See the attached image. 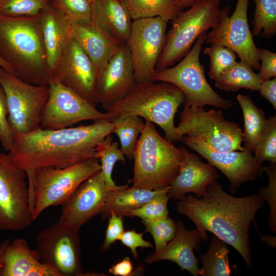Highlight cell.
<instances>
[{
    "instance_id": "2e32d148",
    "label": "cell",
    "mask_w": 276,
    "mask_h": 276,
    "mask_svg": "<svg viewBox=\"0 0 276 276\" xmlns=\"http://www.w3.org/2000/svg\"><path fill=\"white\" fill-rule=\"evenodd\" d=\"M180 141L199 153L226 176L230 183L229 190L232 194H236L243 183L257 179L264 172L263 166L246 150L217 151L198 137L184 135Z\"/></svg>"
},
{
    "instance_id": "9a60e30c",
    "label": "cell",
    "mask_w": 276,
    "mask_h": 276,
    "mask_svg": "<svg viewBox=\"0 0 276 276\" xmlns=\"http://www.w3.org/2000/svg\"><path fill=\"white\" fill-rule=\"evenodd\" d=\"M249 0H237L233 14L228 16L229 9H220L218 25L208 34L205 42L225 46L233 50L240 60L259 70L260 62L259 48L254 41L248 22Z\"/></svg>"
},
{
    "instance_id": "d4e9b609",
    "label": "cell",
    "mask_w": 276,
    "mask_h": 276,
    "mask_svg": "<svg viewBox=\"0 0 276 276\" xmlns=\"http://www.w3.org/2000/svg\"><path fill=\"white\" fill-rule=\"evenodd\" d=\"M131 19L120 0H94L91 3V20L121 42L128 40Z\"/></svg>"
},
{
    "instance_id": "cb8c5ba5",
    "label": "cell",
    "mask_w": 276,
    "mask_h": 276,
    "mask_svg": "<svg viewBox=\"0 0 276 276\" xmlns=\"http://www.w3.org/2000/svg\"><path fill=\"white\" fill-rule=\"evenodd\" d=\"M0 276H59L50 266L42 263L34 250L22 238L8 244L2 261Z\"/></svg>"
},
{
    "instance_id": "f5cc1de1",
    "label": "cell",
    "mask_w": 276,
    "mask_h": 276,
    "mask_svg": "<svg viewBox=\"0 0 276 276\" xmlns=\"http://www.w3.org/2000/svg\"><path fill=\"white\" fill-rule=\"evenodd\" d=\"M48 1H49L50 2L51 0H48Z\"/></svg>"
},
{
    "instance_id": "ba28073f",
    "label": "cell",
    "mask_w": 276,
    "mask_h": 276,
    "mask_svg": "<svg viewBox=\"0 0 276 276\" xmlns=\"http://www.w3.org/2000/svg\"><path fill=\"white\" fill-rule=\"evenodd\" d=\"M217 2H204L180 11L171 20L172 27L166 34V41L156 64L162 70L181 60L203 32L217 26L220 8Z\"/></svg>"
},
{
    "instance_id": "74e56055",
    "label": "cell",
    "mask_w": 276,
    "mask_h": 276,
    "mask_svg": "<svg viewBox=\"0 0 276 276\" xmlns=\"http://www.w3.org/2000/svg\"><path fill=\"white\" fill-rule=\"evenodd\" d=\"M203 53L209 57L210 68L208 74L214 80L237 61V54L228 48L220 44H211L204 49Z\"/></svg>"
},
{
    "instance_id": "4fadbf2b",
    "label": "cell",
    "mask_w": 276,
    "mask_h": 276,
    "mask_svg": "<svg viewBox=\"0 0 276 276\" xmlns=\"http://www.w3.org/2000/svg\"><path fill=\"white\" fill-rule=\"evenodd\" d=\"M167 22L159 17L132 21L126 43L136 83L153 81L156 64L165 45Z\"/></svg>"
},
{
    "instance_id": "681fc988",
    "label": "cell",
    "mask_w": 276,
    "mask_h": 276,
    "mask_svg": "<svg viewBox=\"0 0 276 276\" xmlns=\"http://www.w3.org/2000/svg\"><path fill=\"white\" fill-rule=\"evenodd\" d=\"M9 243L10 240L9 239L5 240L0 242V271L2 267L4 255L6 248Z\"/></svg>"
},
{
    "instance_id": "ee69618b",
    "label": "cell",
    "mask_w": 276,
    "mask_h": 276,
    "mask_svg": "<svg viewBox=\"0 0 276 276\" xmlns=\"http://www.w3.org/2000/svg\"><path fill=\"white\" fill-rule=\"evenodd\" d=\"M144 233H139L135 229L124 231L119 238L121 243L128 247L134 258H138L136 249L138 247H152V244L143 239Z\"/></svg>"
},
{
    "instance_id": "1f68e13d",
    "label": "cell",
    "mask_w": 276,
    "mask_h": 276,
    "mask_svg": "<svg viewBox=\"0 0 276 276\" xmlns=\"http://www.w3.org/2000/svg\"><path fill=\"white\" fill-rule=\"evenodd\" d=\"M117 142L112 141L110 134L98 144L96 148V157L98 158L101 165V171L108 191L120 190L128 187L126 184L123 186H117L112 178V172L115 164L118 161L123 163L125 161V156Z\"/></svg>"
},
{
    "instance_id": "52a82bcc",
    "label": "cell",
    "mask_w": 276,
    "mask_h": 276,
    "mask_svg": "<svg viewBox=\"0 0 276 276\" xmlns=\"http://www.w3.org/2000/svg\"><path fill=\"white\" fill-rule=\"evenodd\" d=\"M206 34V32H203L197 38L192 49L178 64L156 71L153 81L170 83L179 88L185 96L183 107L210 105L228 110L234 103L223 98L213 89L206 80L204 67L200 62Z\"/></svg>"
},
{
    "instance_id": "7dc6e473",
    "label": "cell",
    "mask_w": 276,
    "mask_h": 276,
    "mask_svg": "<svg viewBox=\"0 0 276 276\" xmlns=\"http://www.w3.org/2000/svg\"><path fill=\"white\" fill-rule=\"evenodd\" d=\"M223 1L226 0H175V4L177 9L180 11L200 3L208 1L220 3Z\"/></svg>"
},
{
    "instance_id": "b9f144b4",
    "label": "cell",
    "mask_w": 276,
    "mask_h": 276,
    "mask_svg": "<svg viewBox=\"0 0 276 276\" xmlns=\"http://www.w3.org/2000/svg\"><path fill=\"white\" fill-rule=\"evenodd\" d=\"M105 232L103 244L101 246L102 250H107L111 245L119 240L124 232L122 217L111 213Z\"/></svg>"
},
{
    "instance_id": "d590c367",
    "label": "cell",
    "mask_w": 276,
    "mask_h": 276,
    "mask_svg": "<svg viewBox=\"0 0 276 276\" xmlns=\"http://www.w3.org/2000/svg\"><path fill=\"white\" fill-rule=\"evenodd\" d=\"M49 2L71 24L91 20L90 0H51Z\"/></svg>"
},
{
    "instance_id": "f546056e",
    "label": "cell",
    "mask_w": 276,
    "mask_h": 276,
    "mask_svg": "<svg viewBox=\"0 0 276 276\" xmlns=\"http://www.w3.org/2000/svg\"><path fill=\"white\" fill-rule=\"evenodd\" d=\"M227 244L213 235L208 251L200 255L202 266L199 269L202 276H229L231 269L229 263Z\"/></svg>"
},
{
    "instance_id": "8992f818",
    "label": "cell",
    "mask_w": 276,
    "mask_h": 276,
    "mask_svg": "<svg viewBox=\"0 0 276 276\" xmlns=\"http://www.w3.org/2000/svg\"><path fill=\"white\" fill-rule=\"evenodd\" d=\"M101 169L98 158L94 157L66 168L36 169L27 180L33 220L49 207L63 204L82 182Z\"/></svg>"
},
{
    "instance_id": "836d02e7",
    "label": "cell",
    "mask_w": 276,
    "mask_h": 276,
    "mask_svg": "<svg viewBox=\"0 0 276 276\" xmlns=\"http://www.w3.org/2000/svg\"><path fill=\"white\" fill-rule=\"evenodd\" d=\"M145 227V232L149 233L152 236L155 246V250L158 251L172 240L176 232V222L169 216L154 220H142Z\"/></svg>"
},
{
    "instance_id": "816d5d0a",
    "label": "cell",
    "mask_w": 276,
    "mask_h": 276,
    "mask_svg": "<svg viewBox=\"0 0 276 276\" xmlns=\"http://www.w3.org/2000/svg\"><path fill=\"white\" fill-rule=\"evenodd\" d=\"M94 0H90V3H91Z\"/></svg>"
},
{
    "instance_id": "4316f807",
    "label": "cell",
    "mask_w": 276,
    "mask_h": 276,
    "mask_svg": "<svg viewBox=\"0 0 276 276\" xmlns=\"http://www.w3.org/2000/svg\"><path fill=\"white\" fill-rule=\"evenodd\" d=\"M236 99L243 115V147L245 150L252 153L266 129L268 119L262 109L255 104L250 96L239 94Z\"/></svg>"
},
{
    "instance_id": "d6a6232c",
    "label": "cell",
    "mask_w": 276,
    "mask_h": 276,
    "mask_svg": "<svg viewBox=\"0 0 276 276\" xmlns=\"http://www.w3.org/2000/svg\"><path fill=\"white\" fill-rule=\"evenodd\" d=\"M255 11L252 20L253 36L268 39L276 33V0H254Z\"/></svg>"
},
{
    "instance_id": "83f0119b",
    "label": "cell",
    "mask_w": 276,
    "mask_h": 276,
    "mask_svg": "<svg viewBox=\"0 0 276 276\" xmlns=\"http://www.w3.org/2000/svg\"><path fill=\"white\" fill-rule=\"evenodd\" d=\"M215 85L226 92H235L241 88L259 91L263 80L253 68L244 61H236L223 71L215 79Z\"/></svg>"
},
{
    "instance_id": "c3c4849f",
    "label": "cell",
    "mask_w": 276,
    "mask_h": 276,
    "mask_svg": "<svg viewBox=\"0 0 276 276\" xmlns=\"http://www.w3.org/2000/svg\"><path fill=\"white\" fill-rule=\"evenodd\" d=\"M254 224L256 227V230L257 232L258 233L260 238L262 240L263 242L267 244L268 246L272 247L275 248L276 246V237L275 236L273 237L270 235L268 234H264L263 235H262L259 232V230L258 229V227L256 225V223L255 222V220H254Z\"/></svg>"
},
{
    "instance_id": "f35d334b",
    "label": "cell",
    "mask_w": 276,
    "mask_h": 276,
    "mask_svg": "<svg viewBox=\"0 0 276 276\" xmlns=\"http://www.w3.org/2000/svg\"><path fill=\"white\" fill-rule=\"evenodd\" d=\"M168 188L159 190L150 200L132 211V217L150 220L168 216V202L170 199L167 194Z\"/></svg>"
},
{
    "instance_id": "6da1fadb",
    "label": "cell",
    "mask_w": 276,
    "mask_h": 276,
    "mask_svg": "<svg viewBox=\"0 0 276 276\" xmlns=\"http://www.w3.org/2000/svg\"><path fill=\"white\" fill-rule=\"evenodd\" d=\"M264 201L258 194L243 197L231 195L216 180L202 197L189 195L176 202V210L194 222L203 241L208 239L207 231L213 233L234 247L250 268L249 226Z\"/></svg>"
},
{
    "instance_id": "44dd1931",
    "label": "cell",
    "mask_w": 276,
    "mask_h": 276,
    "mask_svg": "<svg viewBox=\"0 0 276 276\" xmlns=\"http://www.w3.org/2000/svg\"><path fill=\"white\" fill-rule=\"evenodd\" d=\"M203 241L198 230H188L181 220L176 222V232L174 238L162 249L155 251L145 259L151 264L162 260H168L177 264L181 271L190 272L194 276L199 275V260L194 249L200 250Z\"/></svg>"
},
{
    "instance_id": "30bf717a",
    "label": "cell",
    "mask_w": 276,
    "mask_h": 276,
    "mask_svg": "<svg viewBox=\"0 0 276 276\" xmlns=\"http://www.w3.org/2000/svg\"><path fill=\"white\" fill-rule=\"evenodd\" d=\"M0 85L7 100L8 121L13 135L40 127L42 109L49 96V85L26 82L0 66Z\"/></svg>"
},
{
    "instance_id": "7a4b0ae2",
    "label": "cell",
    "mask_w": 276,
    "mask_h": 276,
    "mask_svg": "<svg viewBox=\"0 0 276 276\" xmlns=\"http://www.w3.org/2000/svg\"><path fill=\"white\" fill-rule=\"evenodd\" d=\"M112 129L108 121L58 129L40 127L14 136L8 155L25 171L28 180L38 168H64L96 157L97 146Z\"/></svg>"
},
{
    "instance_id": "5b68a950",
    "label": "cell",
    "mask_w": 276,
    "mask_h": 276,
    "mask_svg": "<svg viewBox=\"0 0 276 276\" xmlns=\"http://www.w3.org/2000/svg\"><path fill=\"white\" fill-rule=\"evenodd\" d=\"M181 147L163 138L153 123L146 121L135 147L132 187L158 190L170 186L178 174Z\"/></svg>"
},
{
    "instance_id": "d6986e66",
    "label": "cell",
    "mask_w": 276,
    "mask_h": 276,
    "mask_svg": "<svg viewBox=\"0 0 276 276\" xmlns=\"http://www.w3.org/2000/svg\"><path fill=\"white\" fill-rule=\"evenodd\" d=\"M109 191L100 170L82 182L62 204L58 221L80 229L82 225L101 213Z\"/></svg>"
},
{
    "instance_id": "8d00e7d4",
    "label": "cell",
    "mask_w": 276,
    "mask_h": 276,
    "mask_svg": "<svg viewBox=\"0 0 276 276\" xmlns=\"http://www.w3.org/2000/svg\"><path fill=\"white\" fill-rule=\"evenodd\" d=\"M256 162L260 165L265 161L276 163V116L268 119L266 129L254 152Z\"/></svg>"
},
{
    "instance_id": "e575fe53",
    "label": "cell",
    "mask_w": 276,
    "mask_h": 276,
    "mask_svg": "<svg viewBox=\"0 0 276 276\" xmlns=\"http://www.w3.org/2000/svg\"><path fill=\"white\" fill-rule=\"evenodd\" d=\"M49 2L48 0H0V15L11 17L37 15Z\"/></svg>"
},
{
    "instance_id": "bcb514c9",
    "label": "cell",
    "mask_w": 276,
    "mask_h": 276,
    "mask_svg": "<svg viewBox=\"0 0 276 276\" xmlns=\"http://www.w3.org/2000/svg\"><path fill=\"white\" fill-rule=\"evenodd\" d=\"M261 97L266 99L276 109V77L263 81L259 89Z\"/></svg>"
},
{
    "instance_id": "603a6c76",
    "label": "cell",
    "mask_w": 276,
    "mask_h": 276,
    "mask_svg": "<svg viewBox=\"0 0 276 276\" xmlns=\"http://www.w3.org/2000/svg\"><path fill=\"white\" fill-rule=\"evenodd\" d=\"M71 37L90 58L98 76L112 50L121 42L91 20L72 24Z\"/></svg>"
},
{
    "instance_id": "4dcf8cb0",
    "label": "cell",
    "mask_w": 276,
    "mask_h": 276,
    "mask_svg": "<svg viewBox=\"0 0 276 276\" xmlns=\"http://www.w3.org/2000/svg\"><path fill=\"white\" fill-rule=\"evenodd\" d=\"M112 133L116 134L120 142L121 150L125 156L133 159V152L145 126L142 118L133 114L122 115L114 117Z\"/></svg>"
},
{
    "instance_id": "ab89813d",
    "label": "cell",
    "mask_w": 276,
    "mask_h": 276,
    "mask_svg": "<svg viewBox=\"0 0 276 276\" xmlns=\"http://www.w3.org/2000/svg\"><path fill=\"white\" fill-rule=\"evenodd\" d=\"M269 178L267 187L261 188L258 194L264 201H266L270 208L268 224L270 229L276 232V163L270 162L268 165L263 166Z\"/></svg>"
},
{
    "instance_id": "7c38bea8",
    "label": "cell",
    "mask_w": 276,
    "mask_h": 276,
    "mask_svg": "<svg viewBox=\"0 0 276 276\" xmlns=\"http://www.w3.org/2000/svg\"><path fill=\"white\" fill-rule=\"evenodd\" d=\"M34 250L40 261L53 268L59 276L84 275L81 259L79 229L58 221L36 236Z\"/></svg>"
},
{
    "instance_id": "60d3db41",
    "label": "cell",
    "mask_w": 276,
    "mask_h": 276,
    "mask_svg": "<svg viewBox=\"0 0 276 276\" xmlns=\"http://www.w3.org/2000/svg\"><path fill=\"white\" fill-rule=\"evenodd\" d=\"M8 108L4 91L0 85V142L7 151L12 147L13 135L8 121Z\"/></svg>"
},
{
    "instance_id": "7402d4cb",
    "label": "cell",
    "mask_w": 276,
    "mask_h": 276,
    "mask_svg": "<svg viewBox=\"0 0 276 276\" xmlns=\"http://www.w3.org/2000/svg\"><path fill=\"white\" fill-rule=\"evenodd\" d=\"M39 20L47 61L52 76L71 38L72 24L50 2L39 13Z\"/></svg>"
},
{
    "instance_id": "ac0fdd59",
    "label": "cell",
    "mask_w": 276,
    "mask_h": 276,
    "mask_svg": "<svg viewBox=\"0 0 276 276\" xmlns=\"http://www.w3.org/2000/svg\"><path fill=\"white\" fill-rule=\"evenodd\" d=\"M136 84L129 48L126 43L121 42L112 50L98 74L99 104L106 110L127 94Z\"/></svg>"
},
{
    "instance_id": "f907efd6",
    "label": "cell",
    "mask_w": 276,
    "mask_h": 276,
    "mask_svg": "<svg viewBox=\"0 0 276 276\" xmlns=\"http://www.w3.org/2000/svg\"><path fill=\"white\" fill-rule=\"evenodd\" d=\"M0 66L4 68L5 70H6L7 71L10 73L11 74L14 75V73L11 67L7 63H6L3 60H2L1 58H0Z\"/></svg>"
},
{
    "instance_id": "f1b7e54d",
    "label": "cell",
    "mask_w": 276,
    "mask_h": 276,
    "mask_svg": "<svg viewBox=\"0 0 276 276\" xmlns=\"http://www.w3.org/2000/svg\"><path fill=\"white\" fill-rule=\"evenodd\" d=\"M128 10L132 19L159 17L167 22L180 12L175 0H120Z\"/></svg>"
},
{
    "instance_id": "3957f363",
    "label": "cell",
    "mask_w": 276,
    "mask_h": 276,
    "mask_svg": "<svg viewBox=\"0 0 276 276\" xmlns=\"http://www.w3.org/2000/svg\"><path fill=\"white\" fill-rule=\"evenodd\" d=\"M0 58L22 81L49 85L52 76L47 61L39 14L19 17L0 15Z\"/></svg>"
},
{
    "instance_id": "9c48e42d",
    "label": "cell",
    "mask_w": 276,
    "mask_h": 276,
    "mask_svg": "<svg viewBox=\"0 0 276 276\" xmlns=\"http://www.w3.org/2000/svg\"><path fill=\"white\" fill-rule=\"evenodd\" d=\"M175 132L180 140L184 135L198 137L217 151L244 150L242 130L238 123L226 120L221 109L185 107Z\"/></svg>"
},
{
    "instance_id": "ffe728a7",
    "label": "cell",
    "mask_w": 276,
    "mask_h": 276,
    "mask_svg": "<svg viewBox=\"0 0 276 276\" xmlns=\"http://www.w3.org/2000/svg\"><path fill=\"white\" fill-rule=\"evenodd\" d=\"M181 148L182 157L179 172L168 188V196L170 199L180 200L191 193L201 198L219 175L213 166L202 162L198 155L183 146Z\"/></svg>"
},
{
    "instance_id": "277c9868",
    "label": "cell",
    "mask_w": 276,
    "mask_h": 276,
    "mask_svg": "<svg viewBox=\"0 0 276 276\" xmlns=\"http://www.w3.org/2000/svg\"><path fill=\"white\" fill-rule=\"evenodd\" d=\"M183 93L170 83L155 81L136 83L125 96L106 110L114 117L133 114L160 127L165 139L180 141L175 132L174 118L185 100Z\"/></svg>"
},
{
    "instance_id": "8fae6325",
    "label": "cell",
    "mask_w": 276,
    "mask_h": 276,
    "mask_svg": "<svg viewBox=\"0 0 276 276\" xmlns=\"http://www.w3.org/2000/svg\"><path fill=\"white\" fill-rule=\"evenodd\" d=\"M26 178L25 171L8 154L0 152L1 230H22L33 221Z\"/></svg>"
},
{
    "instance_id": "f6af8a7d",
    "label": "cell",
    "mask_w": 276,
    "mask_h": 276,
    "mask_svg": "<svg viewBox=\"0 0 276 276\" xmlns=\"http://www.w3.org/2000/svg\"><path fill=\"white\" fill-rule=\"evenodd\" d=\"M143 269L139 267L134 270L129 257H126L122 260L114 264L109 269V272L116 276H131L141 273Z\"/></svg>"
},
{
    "instance_id": "484cf974",
    "label": "cell",
    "mask_w": 276,
    "mask_h": 276,
    "mask_svg": "<svg viewBox=\"0 0 276 276\" xmlns=\"http://www.w3.org/2000/svg\"><path fill=\"white\" fill-rule=\"evenodd\" d=\"M159 190H149L132 186L109 191L100 213L102 220L109 218L112 213L122 217L132 218V211L150 200Z\"/></svg>"
},
{
    "instance_id": "e0dca14e",
    "label": "cell",
    "mask_w": 276,
    "mask_h": 276,
    "mask_svg": "<svg viewBox=\"0 0 276 276\" xmlns=\"http://www.w3.org/2000/svg\"><path fill=\"white\" fill-rule=\"evenodd\" d=\"M98 77L91 60L71 37L52 80L58 81L96 107L99 104Z\"/></svg>"
},
{
    "instance_id": "7bdbcfd3",
    "label": "cell",
    "mask_w": 276,
    "mask_h": 276,
    "mask_svg": "<svg viewBox=\"0 0 276 276\" xmlns=\"http://www.w3.org/2000/svg\"><path fill=\"white\" fill-rule=\"evenodd\" d=\"M260 73L263 81L276 77V54L269 50L259 49Z\"/></svg>"
},
{
    "instance_id": "5bb4252c",
    "label": "cell",
    "mask_w": 276,
    "mask_h": 276,
    "mask_svg": "<svg viewBox=\"0 0 276 276\" xmlns=\"http://www.w3.org/2000/svg\"><path fill=\"white\" fill-rule=\"evenodd\" d=\"M49 87L48 98L40 117L42 129H62L83 121L111 122L113 119L58 81L52 80Z\"/></svg>"
}]
</instances>
